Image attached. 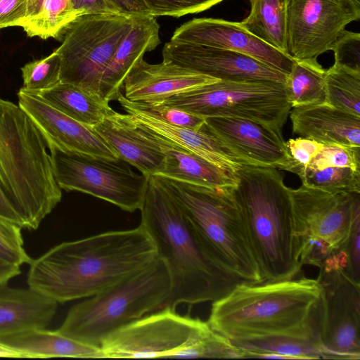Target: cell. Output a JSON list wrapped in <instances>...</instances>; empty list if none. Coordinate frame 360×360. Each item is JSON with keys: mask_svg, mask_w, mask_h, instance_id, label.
Here are the masks:
<instances>
[{"mask_svg": "<svg viewBox=\"0 0 360 360\" xmlns=\"http://www.w3.org/2000/svg\"><path fill=\"white\" fill-rule=\"evenodd\" d=\"M158 257L140 224L61 243L33 259L28 288L57 302L94 296L148 266Z\"/></svg>", "mask_w": 360, "mask_h": 360, "instance_id": "6da1fadb", "label": "cell"}, {"mask_svg": "<svg viewBox=\"0 0 360 360\" xmlns=\"http://www.w3.org/2000/svg\"><path fill=\"white\" fill-rule=\"evenodd\" d=\"M140 210V224L154 241L169 274L170 292L162 308L175 310L181 303L214 302L243 283L208 255L183 211L155 176L148 177Z\"/></svg>", "mask_w": 360, "mask_h": 360, "instance_id": "7a4b0ae2", "label": "cell"}, {"mask_svg": "<svg viewBox=\"0 0 360 360\" xmlns=\"http://www.w3.org/2000/svg\"><path fill=\"white\" fill-rule=\"evenodd\" d=\"M61 198L45 137L18 105L0 98V219L36 230Z\"/></svg>", "mask_w": 360, "mask_h": 360, "instance_id": "3957f363", "label": "cell"}, {"mask_svg": "<svg viewBox=\"0 0 360 360\" xmlns=\"http://www.w3.org/2000/svg\"><path fill=\"white\" fill-rule=\"evenodd\" d=\"M322 290L316 279L302 277L238 283L213 302L208 323L231 341L287 334L320 340Z\"/></svg>", "mask_w": 360, "mask_h": 360, "instance_id": "277c9868", "label": "cell"}, {"mask_svg": "<svg viewBox=\"0 0 360 360\" xmlns=\"http://www.w3.org/2000/svg\"><path fill=\"white\" fill-rule=\"evenodd\" d=\"M232 193L263 282L290 280L300 271L293 238L290 188L278 169L244 165Z\"/></svg>", "mask_w": 360, "mask_h": 360, "instance_id": "5b68a950", "label": "cell"}, {"mask_svg": "<svg viewBox=\"0 0 360 360\" xmlns=\"http://www.w3.org/2000/svg\"><path fill=\"white\" fill-rule=\"evenodd\" d=\"M180 207L202 246L243 283L263 282L232 188H213L154 175Z\"/></svg>", "mask_w": 360, "mask_h": 360, "instance_id": "8992f818", "label": "cell"}, {"mask_svg": "<svg viewBox=\"0 0 360 360\" xmlns=\"http://www.w3.org/2000/svg\"><path fill=\"white\" fill-rule=\"evenodd\" d=\"M169 292V274L158 257L148 266L73 306L57 330L80 343L100 348L112 333L150 311L161 309Z\"/></svg>", "mask_w": 360, "mask_h": 360, "instance_id": "52a82bcc", "label": "cell"}, {"mask_svg": "<svg viewBox=\"0 0 360 360\" xmlns=\"http://www.w3.org/2000/svg\"><path fill=\"white\" fill-rule=\"evenodd\" d=\"M295 255L302 266L319 267L342 252L360 193H330L302 185L290 188Z\"/></svg>", "mask_w": 360, "mask_h": 360, "instance_id": "ba28073f", "label": "cell"}, {"mask_svg": "<svg viewBox=\"0 0 360 360\" xmlns=\"http://www.w3.org/2000/svg\"><path fill=\"white\" fill-rule=\"evenodd\" d=\"M203 117H229L252 120L279 132L291 105L283 83L219 80L172 96L162 103Z\"/></svg>", "mask_w": 360, "mask_h": 360, "instance_id": "9c48e42d", "label": "cell"}, {"mask_svg": "<svg viewBox=\"0 0 360 360\" xmlns=\"http://www.w3.org/2000/svg\"><path fill=\"white\" fill-rule=\"evenodd\" d=\"M131 24L132 18L119 14L83 15L70 22L56 49L60 58V82L103 100L100 91L103 72Z\"/></svg>", "mask_w": 360, "mask_h": 360, "instance_id": "30bf717a", "label": "cell"}, {"mask_svg": "<svg viewBox=\"0 0 360 360\" xmlns=\"http://www.w3.org/2000/svg\"><path fill=\"white\" fill-rule=\"evenodd\" d=\"M142 316L108 336L103 358H178L200 347L214 330L208 322L182 316L168 307Z\"/></svg>", "mask_w": 360, "mask_h": 360, "instance_id": "8fae6325", "label": "cell"}, {"mask_svg": "<svg viewBox=\"0 0 360 360\" xmlns=\"http://www.w3.org/2000/svg\"><path fill=\"white\" fill-rule=\"evenodd\" d=\"M57 184L66 191H80L133 212L141 210L148 176L134 172L119 160L96 158L49 146Z\"/></svg>", "mask_w": 360, "mask_h": 360, "instance_id": "7c38bea8", "label": "cell"}, {"mask_svg": "<svg viewBox=\"0 0 360 360\" xmlns=\"http://www.w3.org/2000/svg\"><path fill=\"white\" fill-rule=\"evenodd\" d=\"M322 290L320 344L323 359H360V285L332 257L319 267Z\"/></svg>", "mask_w": 360, "mask_h": 360, "instance_id": "4fadbf2b", "label": "cell"}, {"mask_svg": "<svg viewBox=\"0 0 360 360\" xmlns=\"http://www.w3.org/2000/svg\"><path fill=\"white\" fill-rule=\"evenodd\" d=\"M359 18L356 0H287L286 54L294 60L316 59Z\"/></svg>", "mask_w": 360, "mask_h": 360, "instance_id": "5bb4252c", "label": "cell"}, {"mask_svg": "<svg viewBox=\"0 0 360 360\" xmlns=\"http://www.w3.org/2000/svg\"><path fill=\"white\" fill-rule=\"evenodd\" d=\"M162 58L163 61L222 81L284 83L287 75L238 52L172 40L165 44Z\"/></svg>", "mask_w": 360, "mask_h": 360, "instance_id": "9a60e30c", "label": "cell"}, {"mask_svg": "<svg viewBox=\"0 0 360 360\" xmlns=\"http://www.w3.org/2000/svg\"><path fill=\"white\" fill-rule=\"evenodd\" d=\"M170 40L238 52L285 75L295 62L250 33L239 22L221 19L193 18L177 27Z\"/></svg>", "mask_w": 360, "mask_h": 360, "instance_id": "2e32d148", "label": "cell"}, {"mask_svg": "<svg viewBox=\"0 0 360 360\" xmlns=\"http://www.w3.org/2000/svg\"><path fill=\"white\" fill-rule=\"evenodd\" d=\"M18 98V105L41 131L49 146L96 158L120 159L94 128L70 118L22 87Z\"/></svg>", "mask_w": 360, "mask_h": 360, "instance_id": "e0dca14e", "label": "cell"}, {"mask_svg": "<svg viewBox=\"0 0 360 360\" xmlns=\"http://www.w3.org/2000/svg\"><path fill=\"white\" fill-rule=\"evenodd\" d=\"M204 126L250 165L277 168L288 158L282 132L258 122L208 117Z\"/></svg>", "mask_w": 360, "mask_h": 360, "instance_id": "ac0fdd59", "label": "cell"}, {"mask_svg": "<svg viewBox=\"0 0 360 360\" xmlns=\"http://www.w3.org/2000/svg\"><path fill=\"white\" fill-rule=\"evenodd\" d=\"M217 81L171 63L150 64L142 58L126 77L123 95L131 102L160 104L172 96Z\"/></svg>", "mask_w": 360, "mask_h": 360, "instance_id": "d6986e66", "label": "cell"}, {"mask_svg": "<svg viewBox=\"0 0 360 360\" xmlns=\"http://www.w3.org/2000/svg\"><path fill=\"white\" fill-rule=\"evenodd\" d=\"M117 101L126 113L130 115L139 124L225 172L235 175L239 169L248 165L219 139L207 130L204 124L198 130L172 126L132 108L126 103L122 94Z\"/></svg>", "mask_w": 360, "mask_h": 360, "instance_id": "ffe728a7", "label": "cell"}, {"mask_svg": "<svg viewBox=\"0 0 360 360\" xmlns=\"http://www.w3.org/2000/svg\"><path fill=\"white\" fill-rule=\"evenodd\" d=\"M94 128L120 160L148 176L162 174L164 154L141 131L130 115L113 110Z\"/></svg>", "mask_w": 360, "mask_h": 360, "instance_id": "44dd1931", "label": "cell"}, {"mask_svg": "<svg viewBox=\"0 0 360 360\" xmlns=\"http://www.w3.org/2000/svg\"><path fill=\"white\" fill-rule=\"evenodd\" d=\"M292 131L323 145L360 147V117L326 103L292 108Z\"/></svg>", "mask_w": 360, "mask_h": 360, "instance_id": "7402d4cb", "label": "cell"}, {"mask_svg": "<svg viewBox=\"0 0 360 360\" xmlns=\"http://www.w3.org/2000/svg\"><path fill=\"white\" fill-rule=\"evenodd\" d=\"M160 25L155 17L149 15L132 18L131 27L116 50L105 70L100 86L102 98L110 102L122 94L124 81L136 63L146 52L155 49L160 43Z\"/></svg>", "mask_w": 360, "mask_h": 360, "instance_id": "603a6c76", "label": "cell"}, {"mask_svg": "<svg viewBox=\"0 0 360 360\" xmlns=\"http://www.w3.org/2000/svg\"><path fill=\"white\" fill-rule=\"evenodd\" d=\"M132 120L165 155V169L160 176L213 188H231L236 184L235 175L225 172Z\"/></svg>", "mask_w": 360, "mask_h": 360, "instance_id": "cb8c5ba5", "label": "cell"}, {"mask_svg": "<svg viewBox=\"0 0 360 360\" xmlns=\"http://www.w3.org/2000/svg\"><path fill=\"white\" fill-rule=\"evenodd\" d=\"M57 305L30 288L0 284V335L30 328H46Z\"/></svg>", "mask_w": 360, "mask_h": 360, "instance_id": "d4e9b609", "label": "cell"}, {"mask_svg": "<svg viewBox=\"0 0 360 360\" xmlns=\"http://www.w3.org/2000/svg\"><path fill=\"white\" fill-rule=\"evenodd\" d=\"M0 342L19 352L23 358H103L100 348L80 343L57 330L26 329L0 335Z\"/></svg>", "mask_w": 360, "mask_h": 360, "instance_id": "484cf974", "label": "cell"}, {"mask_svg": "<svg viewBox=\"0 0 360 360\" xmlns=\"http://www.w3.org/2000/svg\"><path fill=\"white\" fill-rule=\"evenodd\" d=\"M34 94L60 112L93 128L114 110L108 102L68 83L60 82Z\"/></svg>", "mask_w": 360, "mask_h": 360, "instance_id": "4316f807", "label": "cell"}, {"mask_svg": "<svg viewBox=\"0 0 360 360\" xmlns=\"http://www.w3.org/2000/svg\"><path fill=\"white\" fill-rule=\"evenodd\" d=\"M244 351V358L278 354L285 359H323L320 340L315 337L287 334L270 335L231 341Z\"/></svg>", "mask_w": 360, "mask_h": 360, "instance_id": "83f0119b", "label": "cell"}, {"mask_svg": "<svg viewBox=\"0 0 360 360\" xmlns=\"http://www.w3.org/2000/svg\"><path fill=\"white\" fill-rule=\"evenodd\" d=\"M249 1L250 13L239 24L260 40L286 54L287 0Z\"/></svg>", "mask_w": 360, "mask_h": 360, "instance_id": "f1b7e54d", "label": "cell"}, {"mask_svg": "<svg viewBox=\"0 0 360 360\" xmlns=\"http://www.w3.org/2000/svg\"><path fill=\"white\" fill-rule=\"evenodd\" d=\"M77 17L70 0H27L22 27L29 37L59 39L64 29Z\"/></svg>", "mask_w": 360, "mask_h": 360, "instance_id": "f546056e", "label": "cell"}, {"mask_svg": "<svg viewBox=\"0 0 360 360\" xmlns=\"http://www.w3.org/2000/svg\"><path fill=\"white\" fill-rule=\"evenodd\" d=\"M325 74L316 59L295 60L283 83L291 108L325 103Z\"/></svg>", "mask_w": 360, "mask_h": 360, "instance_id": "4dcf8cb0", "label": "cell"}, {"mask_svg": "<svg viewBox=\"0 0 360 360\" xmlns=\"http://www.w3.org/2000/svg\"><path fill=\"white\" fill-rule=\"evenodd\" d=\"M326 102L360 117V72L333 64L325 74Z\"/></svg>", "mask_w": 360, "mask_h": 360, "instance_id": "1f68e13d", "label": "cell"}, {"mask_svg": "<svg viewBox=\"0 0 360 360\" xmlns=\"http://www.w3.org/2000/svg\"><path fill=\"white\" fill-rule=\"evenodd\" d=\"M298 176L303 185L330 193H360L359 169L335 166L306 168Z\"/></svg>", "mask_w": 360, "mask_h": 360, "instance_id": "d6a6232c", "label": "cell"}, {"mask_svg": "<svg viewBox=\"0 0 360 360\" xmlns=\"http://www.w3.org/2000/svg\"><path fill=\"white\" fill-rule=\"evenodd\" d=\"M22 89L39 92L51 89L60 83V58L55 50L49 56L33 60L21 68Z\"/></svg>", "mask_w": 360, "mask_h": 360, "instance_id": "836d02e7", "label": "cell"}, {"mask_svg": "<svg viewBox=\"0 0 360 360\" xmlns=\"http://www.w3.org/2000/svg\"><path fill=\"white\" fill-rule=\"evenodd\" d=\"M22 229L0 219V263L20 267L32 262L23 246Z\"/></svg>", "mask_w": 360, "mask_h": 360, "instance_id": "e575fe53", "label": "cell"}, {"mask_svg": "<svg viewBox=\"0 0 360 360\" xmlns=\"http://www.w3.org/2000/svg\"><path fill=\"white\" fill-rule=\"evenodd\" d=\"M132 108L168 124L198 130L205 122V117L196 115L166 104H145L128 101Z\"/></svg>", "mask_w": 360, "mask_h": 360, "instance_id": "d590c367", "label": "cell"}, {"mask_svg": "<svg viewBox=\"0 0 360 360\" xmlns=\"http://www.w3.org/2000/svg\"><path fill=\"white\" fill-rule=\"evenodd\" d=\"M328 166L360 170V147L323 145L306 168L319 169Z\"/></svg>", "mask_w": 360, "mask_h": 360, "instance_id": "8d00e7d4", "label": "cell"}, {"mask_svg": "<svg viewBox=\"0 0 360 360\" xmlns=\"http://www.w3.org/2000/svg\"><path fill=\"white\" fill-rule=\"evenodd\" d=\"M288 158L276 169L299 176L323 146L314 140L298 137L285 142Z\"/></svg>", "mask_w": 360, "mask_h": 360, "instance_id": "74e56055", "label": "cell"}, {"mask_svg": "<svg viewBox=\"0 0 360 360\" xmlns=\"http://www.w3.org/2000/svg\"><path fill=\"white\" fill-rule=\"evenodd\" d=\"M224 0H144L150 15L179 18L205 11Z\"/></svg>", "mask_w": 360, "mask_h": 360, "instance_id": "f35d334b", "label": "cell"}, {"mask_svg": "<svg viewBox=\"0 0 360 360\" xmlns=\"http://www.w3.org/2000/svg\"><path fill=\"white\" fill-rule=\"evenodd\" d=\"M334 65L360 72V34L345 30L337 38L331 49Z\"/></svg>", "mask_w": 360, "mask_h": 360, "instance_id": "ab89813d", "label": "cell"}, {"mask_svg": "<svg viewBox=\"0 0 360 360\" xmlns=\"http://www.w3.org/2000/svg\"><path fill=\"white\" fill-rule=\"evenodd\" d=\"M342 252L345 262L343 270L354 282L360 285V210L354 216Z\"/></svg>", "mask_w": 360, "mask_h": 360, "instance_id": "60d3db41", "label": "cell"}, {"mask_svg": "<svg viewBox=\"0 0 360 360\" xmlns=\"http://www.w3.org/2000/svg\"><path fill=\"white\" fill-rule=\"evenodd\" d=\"M27 13V0H0V30L22 27Z\"/></svg>", "mask_w": 360, "mask_h": 360, "instance_id": "b9f144b4", "label": "cell"}, {"mask_svg": "<svg viewBox=\"0 0 360 360\" xmlns=\"http://www.w3.org/2000/svg\"><path fill=\"white\" fill-rule=\"evenodd\" d=\"M70 1L79 16L87 14L120 15L107 0H70Z\"/></svg>", "mask_w": 360, "mask_h": 360, "instance_id": "7bdbcfd3", "label": "cell"}, {"mask_svg": "<svg viewBox=\"0 0 360 360\" xmlns=\"http://www.w3.org/2000/svg\"><path fill=\"white\" fill-rule=\"evenodd\" d=\"M120 15L136 17L150 15L144 0H107Z\"/></svg>", "mask_w": 360, "mask_h": 360, "instance_id": "ee69618b", "label": "cell"}, {"mask_svg": "<svg viewBox=\"0 0 360 360\" xmlns=\"http://www.w3.org/2000/svg\"><path fill=\"white\" fill-rule=\"evenodd\" d=\"M20 274L19 266L0 263V284H6Z\"/></svg>", "mask_w": 360, "mask_h": 360, "instance_id": "f6af8a7d", "label": "cell"}, {"mask_svg": "<svg viewBox=\"0 0 360 360\" xmlns=\"http://www.w3.org/2000/svg\"><path fill=\"white\" fill-rule=\"evenodd\" d=\"M0 357L23 358L21 353L0 342Z\"/></svg>", "mask_w": 360, "mask_h": 360, "instance_id": "bcb514c9", "label": "cell"}, {"mask_svg": "<svg viewBox=\"0 0 360 360\" xmlns=\"http://www.w3.org/2000/svg\"><path fill=\"white\" fill-rule=\"evenodd\" d=\"M356 1L360 3V0H356Z\"/></svg>", "mask_w": 360, "mask_h": 360, "instance_id": "7dc6e473", "label": "cell"}]
</instances>
